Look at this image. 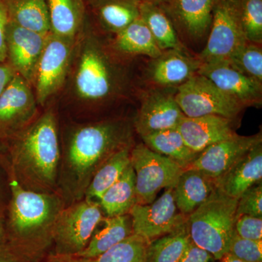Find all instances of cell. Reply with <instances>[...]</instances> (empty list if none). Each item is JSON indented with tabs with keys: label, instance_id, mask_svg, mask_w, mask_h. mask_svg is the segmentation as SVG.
<instances>
[{
	"label": "cell",
	"instance_id": "cell-38",
	"mask_svg": "<svg viewBox=\"0 0 262 262\" xmlns=\"http://www.w3.org/2000/svg\"><path fill=\"white\" fill-rule=\"evenodd\" d=\"M234 230L243 238L262 241V218L239 215L236 220Z\"/></svg>",
	"mask_w": 262,
	"mask_h": 262
},
{
	"label": "cell",
	"instance_id": "cell-1",
	"mask_svg": "<svg viewBox=\"0 0 262 262\" xmlns=\"http://www.w3.org/2000/svg\"><path fill=\"white\" fill-rule=\"evenodd\" d=\"M101 34L87 12L76 37L67 82L72 97L88 107H102L125 98L131 89L125 57Z\"/></svg>",
	"mask_w": 262,
	"mask_h": 262
},
{
	"label": "cell",
	"instance_id": "cell-31",
	"mask_svg": "<svg viewBox=\"0 0 262 262\" xmlns=\"http://www.w3.org/2000/svg\"><path fill=\"white\" fill-rule=\"evenodd\" d=\"M190 243L186 221L172 232L149 243L146 262H179Z\"/></svg>",
	"mask_w": 262,
	"mask_h": 262
},
{
	"label": "cell",
	"instance_id": "cell-46",
	"mask_svg": "<svg viewBox=\"0 0 262 262\" xmlns=\"http://www.w3.org/2000/svg\"><path fill=\"white\" fill-rule=\"evenodd\" d=\"M141 3H143V2H152V3H158L159 0H139Z\"/></svg>",
	"mask_w": 262,
	"mask_h": 262
},
{
	"label": "cell",
	"instance_id": "cell-43",
	"mask_svg": "<svg viewBox=\"0 0 262 262\" xmlns=\"http://www.w3.org/2000/svg\"><path fill=\"white\" fill-rule=\"evenodd\" d=\"M40 262H88V259L76 255H58L50 252Z\"/></svg>",
	"mask_w": 262,
	"mask_h": 262
},
{
	"label": "cell",
	"instance_id": "cell-13",
	"mask_svg": "<svg viewBox=\"0 0 262 262\" xmlns=\"http://www.w3.org/2000/svg\"><path fill=\"white\" fill-rule=\"evenodd\" d=\"M177 89H150L141 96V105L133 121L141 137L177 128L184 117L176 101Z\"/></svg>",
	"mask_w": 262,
	"mask_h": 262
},
{
	"label": "cell",
	"instance_id": "cell-24",
	"mask_svg": "<svg viewBox=\"0 0 262 262\" xmlns=\"http://www.w3.org/2000/svg\"><path fill=\"white\" fill-rule=\"evenodd\" d=\"M110 42L115 51L125 58L143 56L153 59L163 53L140 17L115 34Z\"/></svg>",
	"mask_w": 262,
	"mask_h": 262
},
{
	"label": "cell",
	"instance_id": "cell-30",
	"mask_svg": "<svg viewBox=\"0 0 262 262\" xmlns=\"http://www.w3.org/2000/svg\"><path fill=\"white\" fill-rule=\"evenodd\" d=\"M134 144L117 151L100 167L91 179L84 199L98 203L106 190L120 178L130 164V151Z\"/></svg>",
	"mask_w": 262,
	"mask_h": 262
},
{
	"label": "cell",
	"instance_id": "cell-28",
	"mask_svg": "<svg viewBox=\"0 0 262 262\" xmlns=\"http://www.w3.org/2000/svg\"><path fill=\"white\" fill-rule=\"evenodd\" d=\"M139 12L140 18L149 29L162 51L168 50L184 51L173 23L158 3L143 2L140 3Z\"/></svg>",
	"mask_w": 262,
	"mask_h": 262
},
{
	"label": "cell",
	"instance_id": "cell-29",
	"mask_svg": "<svg viewBox=\"0 0 262 262\" xmlns=\"http://www.w3.org/2000/svg\"><path fill=\"white\" fill-rule=\"evenodd\" d=\"M141 139L148 148L173 160L183 170L189 167L200 154L189 148L177 127L153 133Z\"/></svg>",
	"mask_w": 262,
	"mask_h": 262
},
{
	"label": "cell",
	"instance_id": "cell-19",
	"mask_svg": "<svg viewBox=\"0 0 262 262\" xmlns=\"http://www.w3.org/2000/svg\"><path fill=\"white\" fill-rule=\"evenodd\" d=\"M236 122V119L219 115L184 116L177 129L189 148L201 153L208 146L237 135Z\"/></svg>",
	"mask_w": 262,
	"mask_h": 262
},
{
	"label": "cell",
	"instance_id": "cell-7",
	"mask_svg": "<svg viewBox=\"0 0 262 262\" xmlns=\"http://www.w3.org/2000/svg\"><path fill=\"white\" fill-rule=\"evenodd\" d=\"M130 164L136 178V204H149L163 189L174 187L183 168L144 144L134 145Z\"/></svg>",
	"mask_w": 262,
	"mask_h": 262
},
{
	"label": "cell",
	"instance_id": "cell-4",
	"mask_svg": "<svg viewBox=\"0 0 262 262\" xmlns=\"http://www.w3.org/2000/svg\"><path fill=\"white\" fill-rule=\"evenodd\" d=\"M10 196L5 215L6 239L42 255L51 252L58 215L66 207L60 193L27 190L10 177Z\"/></svg>",
	"mask_w": 262,
	"mask_h": 262
},
{
	"label": "cell",
	"instance_id": "cell-33",
	"mask_svg": "<svg viewBox=\"0 0 262 262\" xmlns=\"http://www.w3.org/2000/svg\"><path fill=\"white\" fill-rule=\"evenodd\" d=\"M227 61L248 77L262 83V49L260 45L247 41Z\"/></svg>",
	"mask_w": 262,
	"mask_h": 262
},
{
	"label": "cell",
	"instance_id": "cell-41",
	"mask_svg": "<svg viewBox=\"0 0 262 262\" xmlns=\"http://www.w3.org/2000/svg\"><path fill=\"white\" fill-rule=\"evenodd\" d=\"M9 23V17L3 0H0V63L6 61L5 33Z\"/></svg>",
	"mask_w": 262,
	"mask_h": 262
},
{
	"label": "cell",
	"instance_id": "cell-44",
	"mask_svg": "<svg viewBox=\"0 0 262 262\" xmlns=\"http://www.w3.org/2000/svg\"><path fill=\"white\" fill-rule=\"evenodd\" d=\"M4 219L0 218V242L6 241Z\"/></svg>",
	"mask_w": 262,
	"mask_h": 262
},
{
	"label": "cell",
	"instance_id": "cell-23",
	"mask_svg": "<svg viewBox=\"0 0 262 262\" xmlns=\"http://www.w3.org/2000/svg\"><path fill=\"white\" fill-rule=\"evenodd\" d=\"M52 34L75 40L87 16L83 0H46Z\"/></svg>",
	"mask_w": 262,
	"mask_h": 262
},
{
	"label": "cell",
	"instance_id": "cell-2",
	"mask_svg": "<svg viewBox=\"0 0 262 262\" xmlns=\"http://www.w3.org/2000/svg\"><path fill=\"white\" fill-rule=\"evenodd\" d=\"M134 125L125 118L79 124L61 146L58 192L66 206L84 199L96 171L117 151L134 144Z\"/></svg>",
	"mask_w": 262,
	"mask_h": 262
},
{
	"label": "cell",
	"instance_id": "cell-32",
	"mask_svg": "<svg viewBox=\"0 0 262 262\" xmlns=\"http://www.w3.org/2000/svg\"><path fill=\"white\" fill-rule=\"evenodd\" d=\"M149 243L133 234L98 257L88 262H146V252Z\"/></svg>",
	"mask_w": 262,
	"mask_h": 262
},
{
	"label": "cell",
	"instance_id": "cell-25",
	"mask_svg": "<svg viewBox=\"0 0 262 262\" xmlns=\"http://www.w3.org/2000/svg\"><path fill=\"white\" fill-rule=\"evenodd\" d=\"M102 229L93 234L89 244L77 256L92 259L106 252L115 245L134 234L130 214L106 217L102 221Z\"/></svg>",
	"mask_w": 262,
	"mask_h": 262
},
{
	"label": "cell",
	"instance_id": "cell-45",
	"mask_svg": "<svg viewBox=\"0 0 262 262\" xmlns=\"http://www.w3.org/2000/svg\"><path fill=\"white\" fill-rule=\"evenodd\" d=\"M220 262H245L241 261V260L238 259V258L234 257L232 255L229 254V253H227L225 256H223L220 260Z\"/></svg>",
	"mask_w": 262,
	"mask_h": 262
},
{
	"label": "cell",
	"instance_id": "cell-14",
	"mask_svg": "<svg viewBox=\"0 0 262 262\" xmlns=\"http://www.w3.org/2000/svg\"><path fill=\"white\" fill-rule=\"evenodd\" d=\"M49 34L22 28L9 20L5 33L6 61L33 89L38 64Z\"/></svg>",
	"mask_w": 262,
	"mask_h": 262
},
{
	"label": "cell",
	"instance_id": "cell-21",
	"mask_svg": "<svg viewBox=\"0 0 262 262\" xmlns=\"http://www.w3.org/2000/svg\"><path fill=\"white\" fill-rule=\"evenodd\" d=\"M139 0H93L88 15L101 32L115 35L140 17Z\"/></svg>",
	"mask_w": 262,
	"mask_h": 262
},
{
	"label": "cell",
	"instance_id": "cell-8",
	"mask_svg": "<svg viewBox=\"0 0 262 262\" xmlns=\"http://www.w3.org/2000/svg\"><path fill=\"white\" fill-rule=\"evenodd\" d=\"M176 101L184 116L219 115L237 119L245 107L204 76L195 74L177 88Z\"/></svg>",
	"mask_w": 262,
	"mask_h": 262
},
{
	"label": "cell",
	"instance_id": "cell-47",
	"mask_svg": "<svg viewBox=\"0 0 262 262\" xmlns=\"http://www.w3.org/2000/svg\"><path fill=\"white\" fill-rule=\"evenodd\" d=\"M83 1L86 3V5H88L89 3H91V1H93V0H83Z\"/></svg>",
	"mask_w": 262,
	"mask_h": 262
},
{
	"label": "cell",
	"instance_id": "cell-37",
	"mask_svg": "<svg viewBox=\"0 0 262 262\" xmlns=\"http://www.w3.org/2000/svg\"><path fill=\"white\" fill-rule=\"evenodd\" d=\"M248 215L262 218V184L253 185L239 196L237 206V218Z\"/></svg>",
	"mask_w": 262,
	"mask_h": 262
},
{
	"label": "cell",
	"instance_id": "cell-39",
	"mask_svg": "<svg viewBox=\"0 0 262 262\" xmlns=\"http://www.w3.org/2000/svg\"><path fill=\"white\" fill-rule=\"evenodd\" d=\"M10 196V176L4 156L0 151V218H5Z\"/></svg>",
	"mask_w": 262,
	"mask_h": 262
},
{
	"label": "cell",
	"instance_id": "cell-26",
	"mask_svg": "<svg viewBox=\"0 0 262 262\" xmlns=\"http://www.w3.org/2000/svg\"><path fill=\"white\" fill-rule=\"evenodd\" d=\"M3 2L10 22L40 34H51V22L46 0H3Z\"/></svg>",
	"mask_w": 262,
	"mask_h": 262
},
{
	"label": "cell",
	"instance_id": "cell-5",
	"mask_svg": "<svg viewBox=\"0 0 262 262\" xmlns=\"http://www.w3.org/2000/svg\"><path fill=\"white\" fill-rule=\"evenodd\" d=\"M238 199L215 189L195 211L188 215L191 241L220 261L228 253L237 220Z\"/></svg>",
	"mask_w": 262,
	"mask_h": 262
},
{
	"label": "cell",
	"instance_id": "cell-22",
	"mask_svg": "<svg viewBox=\"0 0 262 262\" xmlns=\"http://www.w3.org/2000/svg\"><path fill=\"white\" fill-rule=\"evenodd\" d=\"M216 189L215 181L196 169L183 170L173 187L176 206L188 216L206 201Z\"/></svg>",
	"mask_w": 262,
	"mask_h": 262
},
{
	"label": "cell",
	"instance_id": "cell-36",
	"mask_svg": "<svg viewBox=\"0 0 262 262\" xmlns=\"http://www.w3.org/2000/svg\"><path fill=\"white\" fill-rule=\"evenodd\" d=\"M47 255L34 252L8 239L0 242V262H40Z\"/></svg>",
	"mask_w": 262,
	"mask_h": 262
},
{
	"label": "cell",
	"instance_id": "cell-35",
	"mask_svg": "<svg viewBox=\"0 0 262 262\" xmlns=\"http://www.w3.org/2000/svg\"><path fill=\"white\" fill-rule=\"evenodd\" d=\"M245 262H262V241L243 238L234 231L228 253Z\"/></svg>",
	"mask_w": 262,
	"mask_h": 262
},
{
	"label": "cell",
	"instance_id": "cell-17",
	"mask_svg": "<svg viewBox=\"0 0 262 262\" xmlns=\"http://www.w3.org/2000/svg\"><path fill=\"white\" fill-rule=\"evenodd\" d=\"M215 0H159L177 33L191 40L206 37L211 29Z\"/></svg>",
	"mask_w": 262,
	"mask_h": 262
},
{
	"label": "cell",
	"instance_id": "cell-34",
	"mask_svg": "<svg viewBox=\"0 0 262 262\" xmlns=\"http://www.w3.org/2000/svg\"><path fill=\"white\" fill-rule=\"evenodd\" d=\"M239 18L248 42L262 44V0H238Z\"/></svg>",
	"mask_w": 262,
	"mask_h": 262
},
{
	"label": "cell",
	"instance_id": "cell-16",
	"mask_svg": "<svg viewBox=\"0 0 262 262\" xmlns=\"http://www.w3.org/2000/svg\"><path fill=\"white\" fill-rule=\"evenodd\" d=\"M261 140V133L248 136L237 134L207 147L187 168L200 170L215 181Z\"/></svg>",
	"mask_w": 262,
	"mask_h": 262
},
{
	"label": "cell",
	"instance_id": "cell-15",
	"mask_svg": "<svg viewBox=\"0 0 262 262\" xmlns=\"http://www.w3.org/2000/svg\"><path fill=\"white\" fill-rule=\"evenodd\" d=\"M198 74L211 80L244 107L261 106L262 83L245 75L227 60L201 63Z\"/></svg>",
	"mask_w": 262,
	"mask_h": 262
},
{
	"label": "cell",
	"instance_id": "cell-40",
	"mask_svg": "<svg viewBox=\"0 0 262 262\" xmlns=\"http://www.w3.org/2000/svg\"><path fill=\"white\" fill-rule=\"evenodd\" d=\"M216 260L211 253L198 247L191 241L187 251L179 262H215Z\"/></svg>",
	"mask_w": 262,
	"mask_h": 262
},
{
	"label": "cell",
	"instance_id": "cell-3",
	"mask_svg": "<svg viewBox=\"0 0 262 262\" xmlns=\"http://www.w3.org/2000/svg\"><path fill=\"white\" fill-rule=\"evenodd\" d=\"M10 177L36 192H58L61 145L52 108L0 145ZM59 193V192H58Z\"/></svg>",
	"mask_w": 262,
	"mask_h": 262
},
{
	"label": "cell",
	"instance_id": "cell-42",
	"mask_svg": "<svg viewBox=\"0 0 262 262\" xmlns=\"http://www.w3.org/2000/svg\"><path fill=\"white\" fill-rule=\"evenodd\" d=\"M15 71L7 62L0 63V96L15 75Z\"/></svg>",
	"mask_w": 262,
	"mask_h": 262
},
{
	"label": "cell",
	"instance_id": "cell-18",
	"mask_svg": "<svg viewBox=\"0 0 262 262\" xmlns=\"http://www.w3.org/2000/svg\"><path fill=\"white\" fill-rule=\"evenodd\" d=\"M201 62L184 51L168 50L149 61L145 79L151 89H177L198 73Z\"/></svg>",
	"mask_w": 262,
	"mask_h": 262
},
{
	"label": "cell",
	"instance_id": "cell-27",
	"mask_svg": "<svg viewBox=\"0 0 262 262\" xmlns=\"http://www.w3.org/2000/svg\"><path fill=\"white\" fill-rule=\"evenodd\" d=\"M98 204L106 217L130 213L136 204L135 173L131 164L120 178L104 192Z\"/></svg>",
	"mask_w": 262,
	"mask_h": 262
},
{
	"label": "cell",
	"instance_id": "cell-6",
	"mask_svg": "<svg viewBox=\"0 0 262 262\" xmlns=\"http://www.w3.org/2000/svg\"><path fill=\"white\" fill-rule=\"evenodd\" d=\"M104 217L98 203L84 198L66 206L55 225L51 253L78 255L88 246Z\"/></svg>",
	"mask_w": 262,
	"mask_h": 262
},
{
	"label": "cell",
	"instance_id": "cell-11",
	"mask_svg": "<svg viewBox=\"0 0 262 262\" xmlns=\"http://www.w3.org/2000/svg\"><path fill=\"white\" fill-rule=\"evenodd\" d=\"M32 86L15 74L0 96V145L39 116Z\"/></svg>",
	"mask_w": 262,
	"mask_h": 262
},
{
	"label": "cell",
	"instance_id": "cell-12",
	"mask_svg": "<svg viewBox=\"0 0 262 262\" xmlns=\"http://www.w3.org/2000/svg\"><path fill=\"white\" fill-rule=\"evenodd\" d=\"M129 214L134 234L149 243L172 232L187 219L176 206L173 187L167 188L161 196L149 204H136Z\"/></svg>",
	"mask_w": 262,
	"mask_h": 262
},
{
	"label": "cell",
	"instance_id": "cell-10",
	"mask_svg": "<svg viewBox=\"0 0 262 262\" xmlns=\"http://www.w3.org/2000/svg\"><path fill=\"white\" fill-rule=\"evenodd\" d=\"M75 39L58 37L52 33L48 35L33 86L39 106L45 107L65 87Z\"/></svg>",
	"mask_w": 262,
	"mask_h": 262
},
{
	"label": "cell",
	"instance_id": "cell-9",
	"mask_svg": "<svg viewBox=\"0 0 262 262\" xmlns=\"http://www.w3.org/2000/svg\"><path fill=\"white\" fill-rule=\"evenodd\" d=\"M246 42L238 0H215L208 42L196 58L201 63L228 60Z\"/></svg>",
	"mask_w": 262,
	"mask_h": 262
},
{
	"label": "cell",
	"instance_id": "cell-20",
	"mask_svg": "<svg viewBox=\"0 0 262 262\" xmlns=\"http://www.w3.org/2000/svg\"><path fill=\"white\" fill-rule=\"evenodd\" d=\"M262 180V140L234 164L223 175L215 179L217 189L231 198L241 194Z\"/></svg>",
	"mask_w": 262,
	"mask_h": 262
}]
</instances>
